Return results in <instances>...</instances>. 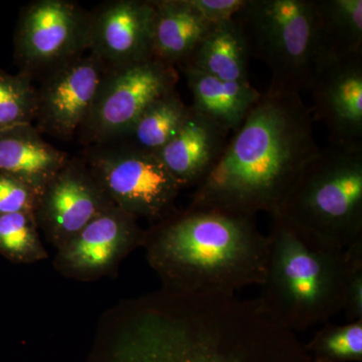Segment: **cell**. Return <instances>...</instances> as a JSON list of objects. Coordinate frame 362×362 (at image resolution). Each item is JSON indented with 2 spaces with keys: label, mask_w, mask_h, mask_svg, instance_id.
I'll return each instance as SVG.
<instances>
[{
  "label": "cell",
  "mask_w": 362,
  "mask_h": 362,
  "mask_svg": "<svg viewBox=\"0 0 362 362\" xmlns=\"http://www.w3.org/2000/svg\"><path fill=\"white\" fill-rule=\"evenodd\" d=\"M92 362H312L258 299L163 291L130 307Z\"/></svg>",
  "instance_id": "1"
},
{
  "label": "cell",
  "mask_w": 362,
  "mask_h": 362,
  "mask_svg": "<svg viewBox=\"0 0 362 362\" xmlns=\"http://www.w3.org/2000/svg\"><path fill=\"white\" fill-rule=\"evenodd\" d=\"M313 121L301 94L270 85L195 187L189 207L252 218L259 211L277 214L298 175L320 150Z\"/></svg>",
  "instance_id": "2"
},
{
  "label": "cell",
  "mask_w": 362,
  "mask_h": 362,
  "mask_svg": "<svg viewBox=\"0 0 362 362\" xmlns=\"http://www.w3.org/2000/svg\"><path fill=\"white\" fill-rule=\"evenodd\" d=\"M143 247L168 291L233 296L265 283L268 237L252 216L188 206L147 230Z\"/></svg>",
  "instance_id": "3"
},
{
  "label": "cell",
  "mask_w": 362,
  "mask_h": 362,
  "mask_svg": "<svg viewBox=\"0 0 362 362\" xmlns=\"http://www.w3.org/2000/svg\"><path fill=\"white\" fill-rule=\"evenodd\" d=\"M268 270L261 296L269 313L296 332L342 311L347 278L362 240L333 246L280 216H272Z\"/></svg>",
  "instance_id": "4"
},
{
  "label": "cell",
  "mask_w": 362,
  "mask_h": 362,
  "mask_svg": "<svg viewBox=\"0 0 362 362\" xmlns=\"http://www.w3.org/2000/svg\"><path fill=\"white\" fill-rule=\"evenodd\" d=\"M274 216L342 249L362 240V144L319 150Z\"/></svg>",
  "instance_id": "5"
},
{
  "label": "cell",
  "mask_w": 362,
  "mask_h": 362,
  "mask_svg": "<svg viewBox=\"0 0 362 362\" xmlns=\"http://www.w3.org/2000/svg\"><path fill=\"white\" fill-rule=\"evenodd\" d=\"M233 21L250 57L270 69L271 86L309 90L321 69L315 0H247Z\"/></svg>",
  "instance_id": "6"
},
{
  "label": "cell",
  "mask_w": 362,
  "mask_h": 362,
  "mask_svg": "<svg viewBox=\"0 0 362 362\" xmlns=\"http://www.w3.org/2000/svg\"><path fill=\"white\" fill-rule=\"evenodd\" d=\"M86 163L119 209L156 223L175 213L182 187L156 153L125 143L90 152Z\"/></svg>",
  "instance_id": "7"
},
{
  "label": "cell",
  "mask_w": 362,
  "mask_h": 362,
  "mask_svg": "<svg viewBox=\"0 0 362 362\" xmlns=\"http://www.w3.org/2000/svg\"><path fill=\"white\" fill-rule=\"evenodd\" d=\"M177 80L175 66L154 58L108 69L78 133L98 144L123 139L150 105L175 90Z\"/></svg>",
  "instance_id": "8"
},
{
  "label": "cell",
  "mask_w": 362,
  "mask_h": 362,
  "mask_svg": "<svg viewBox=\"0 0 362 362\" xmlns=\"http://www.w3.org/2000/svg\"><path fill=\"white\" fill-rule=\"evenodd\" d=\"M89 14L66 0H37L26 6L14 39L21 71L32 78L47 74L87 51Z\"/></svg>",
  "instance_id": "9"
},
{
  "label": "cell",
  "mask_w": 362,
  "mask_h": 362,
  "mask_svg": "<svg viewBox=\"0 0 362 362\" xmlns=\"http://www.w3.org/2000/svg\"><path fill=\"white\" fill-rule=\"evenodd\" d=\"M138 220L119 207H110L57 251L54 269L81 282L112 275L128 255L144 246L147 230Z\"/></svg>",
  "instance_id": "10"
},
{
  "label": "cell",
  "mask_w": 362,
  "mask_h": 362,
  "mask_svg": "<svg viewBox=\"0 0 362 362\" xmlns=\"http://www.w3.org/2000/svg\"><path fill=\"white\" fill-rule=\"evenodd\" d=\"M108 68L94 54H81L57 66L37 88L35 126L40 133L66 140L89 117Z\"/></svg>",
  "instance_id": "11"
},
{
  "label": "cell",
  "mask_w": 362,
  "mask_h": 362,
  "mask_svg": "<svg viewBox=\"0 0 362 362\" xmlns=\"http://www.w3.org/2000/svg\"><path fill=\"white\" fill-rule=\"evenodd\" d=\"M112 206L86 161L69 159L40 194L35 216L39 230L58 251Z\"/></svg>",
  "instance_id": "12"
},
{
  "label": "cell",
  "mask_w": 362,
  "mask_h": 362,
  "mask_svg": "<svg viewBox=\"0 0 362 362\" xmlns=\"http://www.w3.org/2000/svg\"><path fill=\"white\" fill-rule=\"evenodd\" d=\"M154 7L151 1L115 0L89 14L87 51L108 69L152 57Z\"/></svg>",
  "instance_id": "13"
},
{
  "label": "cell",
  "mask_w": 362,
  "mask_h": 362,
  "mask_svg": "<svg viewBox=\"0 0 362 362\" xmlns=\"http://www.w3.org/2000/svg\"><path fill=\"white\" fill-rule=\"evenodd\" d=\"M309 90L313 118L327 128L329 143L362 144V54L326 64Z\"/></svg>",
  "instance_id": "14"
},
{
  "label": "cell",
  "mask_w": 362,
  "mask_h": 362,
  "mask_svg": "<svg viewBox=\"0 0 362 362\" xmlns=\"http://www.w3.org/2000/svg\"><path fill=\"white\" fill-rule=\"evenodd\" d=\"M230 136L192 108L180 132L156 154L181 187H197L218 160Z\"/></svg>",
  "instance_id": "15"
},
{
  "label": "cell",
  "mask_w": 362,
  "mask_h": 362,
  "mask_svg": "<svg viewBox=\"0 0 362 362\" xmlns=\"http://www.w3.org/2000/svg\"><path fill=\"white\" fill-rule=\"evenodd\" d=\"M68 160L33 125L0 131V173L13 176L39 197Z\"/></svg>",
  "instance_id": "16"
},
{
  "label": "cell",
  "mask_w": 362,
  "mask_h": 362,
  "mask_svg": "<svg viewBox=\"0 0 362 362\" xmlns=\"http://www.w3.org/2000/svg\"><path fill=\"white\" fill-rule=\"evenodd\" d=\"M151 2L154 7L152 57L168 65L181 66L214 25L188 0Z\"/></svg>",
  "instance_id": "17"
},
{
  "label": "cell",
  "mask_w": 362,
  "mask_h": 362,
  "mask_svg": "<svg viewBox=\"0 0 362 362\" xmlns=\"http://www.w3.org/2000/svg\"><path fill=\"white\" fill-rule=\"evenodd\" d=\"M181 70L194 99L192 108L232 134L261 97L262 93L250 82L223 81L190 68Z\"/></svg>",
  "instance_id": "18"
},
{
  "label": "cell",
  "mask_w": 362,
  "mask_h": 362,
  "mask_svg": "<svg viewBox=\"0 0 362 362\" xmlns=\"http://www.w3.org/2000/svg\"><path fill=\"white\" fill-rule=\"evenodd\" d=\"M249 51L232 20L214 25L181 68L194 69L230 82L249 83Z\"/></svg>",
  "instance_id": "19"
},
{
  "label": "cell",
  "mask_w": 362,
  "mask_h": 362,
  "mask_svg": "<svg viewBox=\"0 0 362 362\" xmlns=\"http://www.w3.org/2000/svg\"><path fill=\"white\" fill-rule=\"evenodd\" d=\"M315 8L321 68L362 54V0H315Z\"/></svg>",
  "instance_id": "20"
},
{
  "label": "cell",
  "mask_w": 362,
  "mask_h": 362,
  "mask_svg": "<svg viewBox=\"0 0 362 362\" xmlns=\"http://www.w3.org/2000/svg\"><path fill=\"white\" fill-rule=\"evenodd\" d=\"M190 112L173 90L150 105L123 139L136 148L157 153L180 132Z\"/></svg>",
  "instance_id": "21"
},
{
  "label": "cell",
  "mask_w": 362,
  "mask_h": 362,
  "mask_svg": "<svg viewBox=\"0 0 362 362\" xmlns=\"http://www.w3.org/2000/svg\"><path fill=\"white\" fill-rule=\"evenodd\" d=\"M33 214H0V256L14 264H33L47 259Z\"/></svg>",
  "instance_id": "22"
},
{
  "label": "cell",
  "mask_w": 362,
  "mask_h": 362,
  "mask_svg": "<svg viewBox=\"0 0 362 362\" xmlns=\"http://www.w3.org/2000/svg\"><path fill=\"white\" fill-rule=\"evenodd\" d=\"M312 362H361L362 320L326 324L305 345Z\"/></svg>",
  "instance_id": "23"
},
{
  "label": "cell",
  "mask_w": 362,
  "mask_h": 362,
  "mask_svg": "<svg viewBox=\"0 0 362 362\" xmlns=\"http://www.w3.org/2000/svg\"><path fill=\"white\" fill-rule=\"evenodd\" d=\"M37 106V88L30 75L0 70V131L33 125Z\"/></svg>",
  "instance_id": "24"
},
{
  "label": "cell",
  "mask_w": 362,
  "mask_h": 362,
  "mask_svg": "<svg viewBox=\"0 0 362 362\" xmlns=\"http://www.w3.org/2000/svg\"><path fill=\"white\" fill-rule=\"evenodd\" d=\"M39 195L13 176L0 173V214H35Z\"/></svg>",
  "instance_id": "25"
},
{
  "label": "cell",
  "mask_w": 362,
  "mask_h": 362,
  "mask_svg": "<svg viewBox=\"0 0 362 362\" xmlns=\"http://www.w3.org/2000/svg\"><path fill=\"white\" fill-rule=\"evenodd\" d=\"M342 311L349 321L362 320V251L357 252L349 271Z\"/></svg>",
  "instance_id": "26"
},
{
  "label": "cell",
  "mask_w": 362,
  "mask_h": 362,
  "mask_svg": "<svg viewBox=\"0 0 362 362\" xmlns=\"http://www.w3.org/2000/svg\"><path fill=\"white\" fill-rule=\"evenodd\" d=\"M202 14L204 20L213 25L233 20L247 0H188Z\"/></svg>",
  "instance_id": "27"
}]
</instances>
